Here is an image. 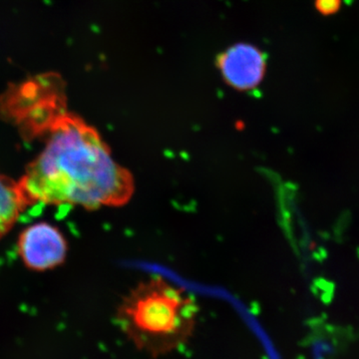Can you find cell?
I'll use <instances>...</instances> for the list:
<instances>
[{
  "mask_svg": "<svg viewBox=\"0 0 359 359\" xmlns=\"http://www.w3.org/2000/svg\"><path fill=\"white\" fill-rule=\"evenodd\" d=\"M45 146L18 180L28 205H80L88 210L125 205L134 180L111 154L95 128L65 111L43 137Z\"/></svg>",
  "mask_w": 359,
  "mask_h": 359,
  "instance_id": "6da1fadb",
  "label": "cell"
},
{
  "mask_svg": "<svg viewBox=\"0 0 359 359\" xmlns=\"http://www.w3.org/2000/svg\"><path fill=\"white\" fill-rule=\"evenodd\" d=\"M67 250L63 233L48 223L32 224L18 238V255L25 266L34 271L57 268L65 263Z\"/></svg>",
  "mask_w": 359,
  "mask_h": 359,
  "instance_id": "3957f363",
  "label": "cell"
},
{
  "mask_svg": "<svg viewBox=\"0 0 359 359\" xmlns=\"http://www.w3.org/2000/svg\"><path fill=\"white\" fill-rule=\"evenodd\" d=\"M217 67L231 88L249 91L263 81L266 58L264 52L254 45L238 43L219 54Z\"/></svg>",
  "mask_w": 359,
  "mask_h": 359,
  "instance_id": "277c9868",
  "label": "cell"
},
{
  "mask_svg": "<svg viewBox=\"0 0 359 359\" xmlns=\"http://www.w3.org/2000/svg\"><path fill=\"white\" fill-rule=\"evenodd\" d=\"M27 207L18 181L0 174V238L11 230Z\"/></svg>",
  "mask_w": 359,
  "mask_h": 359,
  "instance_id": "5b68a950",
  "label": "cell"
},
{
  "mask_svg": "<svg viewBox=\"0 0 359 359\" xmlns=\"http://www.w3.org/2000/svg\"><path fill=\"white\" fill-rule=\"evenodd\" d=\"M197 316L191 297L157 280L144 283L126 297L116 320L139 351L158 358L185 346L195 332Z\"/></svg>",
  "mask_w": 359,
  "mask_h": 359,
  "instance_id": "7a4b0ae2",
  "label": "cell"
},
{
  "mask_svg": "<svg viewBox=\"0 0 359 359\" xmlns=\"http://www.w3.org/2000/svg\"><path fill=\"white\" fill-rule=\"evenodd\" d=\"M341 0H316V7L323 15H330L339 11Z\"/></svg>",
  "mask_w": 359,
  "mask_h": 359,
  "instance_id": "8992f818",
  "label": "cell"
}]
</instances>
